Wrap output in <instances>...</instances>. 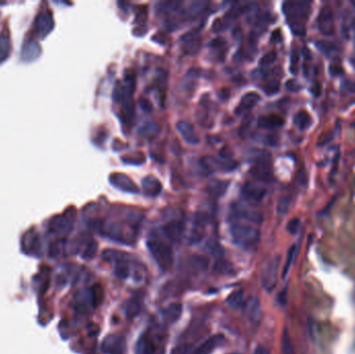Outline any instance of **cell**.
I'll list each match as a JSON object with an SVG mask.
<instances>
[{
	"label": "cell",
	"instance_id": "6da1fadb",
	"mask_svg": "<svg viewBox=\"0 0 355 354\" xmlns=\"http://www.w3.org/2000/svg\"><path fill=\"white\" fill-rule=\"evenodd\" d=\"M282 9L286 16L288 17L290 26L295 35L300 37L306 35L307 29L303 21L309 18L311 3H285Z\"/></svg>",
	"mask_w": 355,
	"mask_h": 354
},
{
	"label": "cell",
	"instance_id": "7a4b0ae2",
	"mask_svg": "<svg viewBox=\"0 0 355 354\" xmlns=\"http://www.w3.org/2000/svg\"><path fill=\"white\" fill-rule=\"evenodd\" d=\"M230 233L233 241L245 249L255 248L260 242V231L252 226L235 224L231 227Z\"/></svg>",
	"mask_w": 355,
	"mask_h": 354
},
{
	"label": "cell",
	"instance_id": "3957f363",
	"mask_svg": "<svg viewBox=\"0 0 355 354\" xmlns=\"http://www.w3.org/2000/svg\"><path fill=\"white\" fill-rule=\"evenodd\" d=\"M147 246L152 257L163 271L168 270L173 266L174 251L170 244L159 239H150L147 242Z\"/></svg>",
	"mask_w": 355,
	"mask_h": 354
},
{
	"label": "cell",
	"instance_id": "277c9868",
	"mask_svg": "<svg viewBox=\"0 0 355 354\" xmlns=\"http://www.w3.org/2000/svg\"><path fill=\"white\" fill-rule=\"evenodd\" d=\"M279 266V258L275 257L269 261L262 272L261 281L263 288L267 292H272L277 284V271Z\"/></svg>",
	"mask_w": 355,
	"mask_h": 354
},
{
	"label": "cell",
	"instance_id": "5b68a950",
	"mask_svg": "<svg viewBox=\"0 0 355 354\" xmlns=\"http://www.w3.org/2000/svg\"><path fill=\"white\" fill-rule=\"evenodd\" d=\"M102 350L106 354H125L127 343L124 336L109 334L102 342Z\"/></svg>",
	"mask_w": 355,
	"mask_h": 354
},
{
	"label": "cell",
	"instance_id": "8992f818",
	"mask_svg": "<svg viewBox=\"0 0 355 354\" xmlns=\"http://www.w3.org/2000/svg\"><path fill=\"white\" fill-rule=\"evenodd\" d=\"M317 25L322 35L332 36L334 33V23H333V12L332 10L325 6L321 9L318 18Z\"/></svg>",
	"mask_w": 355,
	"mask_h": 354
},
{
	"label": "cell",
	"instance_id": "52a82bcc",
	"mask_svg": "<svg viewBox=\"0 0 355 354\" xmlns=\"http://www.w3.org/2000/svg\"><path fill=\"white\" fill-rule=\"evenodd\" d=\"M244 317L252 324H258L262 317V307L261 301L258 297L252 296L245 300L242 307Z\"/></svg>",
	"mask_w": 355,
	"mask_h": 354
},
{
	"label": "cell",
	"instance_id": "ba28073f",
	"mask_svg": "<svg viewBox=\"0 0 355 354\" xmlns=\"http://www.w3.org/2000/svg\"><path fill=\"white\" fill-rule=\"evenodd\" d=\"M53 27L54 21L52 14L50 11H44L37 17L35 21V30L39 37H46L47 35H49V32L53 29Z\"/></svg>",
	"mask_w": 355,
	"mask_h": 354
},
{
	"label": "cell",
	"instance_id": "9c48e42d",
	"mask_svg": "<svg viewBox=\"0 0 355 354\" xmlns=\"http://www.w3.org/2000/svg\"><path fill=\"white\" fill-rule=\"evenodd\" d=\"M109 182L113 187L120 189L124 192L129 193H137L138 187L131 178L126 176L125 174H112L109 177Z\"/></svg>",
	"mask_w": 355,
	"mask_h": 354
},
{
	"label": "cell",
	"instance_id": "30bf717a",
	"mask_svg": "<svg viewBox=\"0 0 355 354\" xmlns=\"http://www.w3.org/2000/svg\"><path fill=\"white\" fill-rule=\"evenodd\" d=\"M225 341V336L223 334H214L202 342L192 354H212L217 348L223 346Z\"/></svg>",
	"mask_w": 355,
	"mask_h": 354
},
{
	"label": "cell",
	"instance_id": "8fae6325",
	"mask_svg": "<svg viewBox=\"0 0 355 354\" xmlns=\"http://www.w3.org/2000/svg\"><path fill=\"white\" fill-rule=\"evenodd\" d=\"M242 195L246 200L259 203L266 195V189L256 183L247 182L242 187Z\"/></svg>",
	"mask_w": 355,
	"mask_h": 354
},
{
	"label": "cell",
	"instance_id": "7c38bea8",
	"mask_svg": "<svg viewBox=\"0 0 355 354\" xmlns=\"http://www.w3.org/2000/svg\"><path fill=\"white\" fill-rule=\"evenodd\" d=\"M162 230L168 239L174 242H180L184 237L185 226L181 221H171L163 226Z\"/></svg>",
	"mask_w": 355,
	"mask_h": 354
},
{
	"label": "cell",
	"instance_id": "4fadbf2b",
	"mask_svg": "<svg viewBox=\"0 0 355 354\" xmlns=\"http://www.w3.org/2000/svg\"><path fill=\"white\" fill-rule=\"evenodd\" d=\"M178 132L180 133V135L183 137V139L189 144V145H197L199 144V137L197 135V133L195 132L193 126L187 122V121H179L176 126Z\"/></svg>",
	"mask_w": 355,
	"mask_h": 354
},
{
	"label": "cell",
	"instance_id": "5bb4252c",
	"mask_svg": "<svg viewBox=\"0 0 355 354\" xmlns=\"http://www.w3.org/2000/svg\"><path fill=\"white\" fill-rule=\"evenodd\" d=\"M252 178L260 182H269L272 180V170L270 162H259L255 163L249 171Z\"/></svg>",
	"mask_w": 355,
	"mask_h": 354
},
{
	"label": "cell",
	"instance_id": "9a60e30c",
	"mask_svg": "<svg viewBox=\"0 0 355 354\" xmlns=\"http://www.w3.org/2000/svg\"><path fill=\"white\" fill-rule=\"evenodd\" d=\"M183 48L188 54H193L200 48V36L198 31L192 30L186 33L181 38Z\"/></svg>",
	"mask_w": 355,
	"mask_h": 354
},
{
	"label": "cell",
	"instance_id": "2e32d148",
	"mask_svg": "<svg viewBox=\"0 0 355 354\" xmlns=\"http://www.w3.org/2000/svg\"><path fill=\"white\" fill-rule=\"evenodd\" d=\"M49 229L57 235H67L73 229V223L65 216H56L50 223Z\"/></svg>",
	"mask_w": 355,
	"mask_h": 354
},
{
	"label": "cell",
	"instance_id": "e0dca14e",
	"mask_svg": "<svg viewBox=\"0 0 355 354\" xmlns=\"http://www.w3.org/2000/svg\"><path fill=\"white\" fill-rule=\"evenodd\" d=\"M232 210H233L234 214L237 217L244 218L248 222H252V223H255V224H261L262 221H263L262 214H260L257 211H253V210L249 209L246 206H243V205H240V204H236V205L233 206Z\"/></svg>",
	"mask_w": 355,
	"mask_h": 354
},
{
	"label": "cell",
	"instance_id": "ac0fdd59",
	"mask_svg": "<svg viewBox=\"0 0 355 354\" xmlns=\"http://www.w3.org/2000/svg\"><path fill=\"white\" fill-rule=\"evenodd\" d=\"M261 97L258 93L255 92H249L247 94H245L242 98L239 105L236 107L235 109V113L236 114H243L245 112H247L248 110H250L253 106L257 105L258 102L260 101Z\"/></svg>",
	"mask_w": 355,
	"mask_h": 354
},
{
	"label": "cell",
	"instance_id": "d6986e66",
	"mask_svg": "<svg viewBox=\"0 0 355 354\" xmlns=\"http://www.w3.org/2000/svg\"><path fill=\"white\" fill-rule=\"evenodd\" d=\"M285 124V120L278 114H268L263 115L258 120V126L262 129L273 130L282 127Z\"/></svg>",
	"mask_w": 355,
	"mask_h": 354
},
{
	"label": "cell",
	"instance_id": "ffe728a7",
	"mask_svg": "<svg viewBox=\"0 0 355 354\" xmlns=\"http://www.w3.org/2000/svg\"><path fill=\"white\" fill-rule=\"evenodd\" d=\"M143 187L145 190V193L149 196H157L160 194L162 190V184L161 182L154 176H147L143 180Z\"/></svg>",
	"mask_w": 355,
	"mask_h": 354
},
{
	"label": "cell",
	"instance_id": "44dd1931",
	"mask_svg": "<svg viewBox=\"0 0 355 354\" xmlns=\"http://www.w3.org/2000/svg\"><path fill=\"white\" fill-rule=\"evenodd\" d=\"M228 187H229V182L227 181L212 180L206 187V191L211 197L218 198L226 193Z\"/></svg>",
	"mask_w": 355,
	"mask_h": 354
},
{
	"label": "cell",
	"instance_id": "7402d4cb",
	"mask_svg": "<svg viewBox=\"0 0 355 354\" xmlns=\"http://www.w3.org/2000/svg\"><path fill=\"white\" fill-rule=\"evenodd\" d=\"M40 53H41V49H40L39 44L35 41H28L23 46L21 56L24 60L31 61L33 59H36L37 57H39Z\"/></svg>",
	"mask_w": 355,
	"mask_h": 354
},
{
	"label": "cell",
	"instance_id": "603a6c76",
	"mask_svg": "<svg viewBox=\"0 0 355 354\" xmlns=\"http://www.w3.org/2000/svg\"><path fill=\"white\" fill-rule=\"evenodd\" d=\"M159 131H160V128L156 122L147 121L139 127L138 134L145 138L152 139V138H155L158 135Z\"/></svg>",
	"mask_w": 355,
	"mask_h": 354
},
{
	"label": "cell",
	"instance_id": "cb8c5ba5",
	"mask_svg": "<svg viewBox=\"0 0 355 354\" xmlns=\"http://www.w3.org/2000/svg\"><path fill=\"white\" fill-rule=\"evenodd\" d=\"M182 314V306L180 303H172L162 311V317L168 323H175Z\"/></svg>",
	"mask_w": 355,
	"mask_h": 354
},
{
	"label": "cell",
	"instance_id": "d4e9b609",
	"mask_svg": "<svg viewBox=\"0 0 355 354\" xmlns=\"http://www.w3.org/2000/svg\"><path fill=\"white\" fill-rule=\"evenodd\" d=\"M244 294V291L241 289L233 292L227 299V306L232 310H238L242 308L245 302Z\"/></svg>",
	"mask_w": 355,
	"mask_h": 354
},
{
	"label": "cell",
	"instance_id": "484cf974",
	"mask_svg": "<svg viewBox=\"0 0 355 354\" xmlns=\"http://www.w3.org/2000/svg\"><path fill=\"white\" fill-rule=\"evenodd\" d=\"M135 116V104L133 102L132 98H127L123 101V117L125 119L126 123L129 125L132 124Z\"/></svg>",
	"mask_w": 355,
	"mask_h": 354
},
{
	"label": "cell",
	"instance_id": "4316f807",
	"mask_svg": "<svg viewBox=\"0 0 355 354\" xmlns=\"http://www.w3.org/2000/svg\"><path fill=\"white\" fill-rule=\"evenodd\" d=\"M294 124L300 130H306L312 125V119L308 112L301 110L295 114Z\"/></svg>",
	"mask_w": 355,
	"mask_h": 354
},
{
	"label": "cell",
	"instance_id": "83f0119b",
	"mask_svg": "<svg viewBox=\"0 0 355 354\" xmlns=\"http://www.w3.org/2000/svg\"><path fill=\"white\" fill-rule=\"evenodd\" d=\"M297 251H298V246L296 244L292 245L288 251V255H287V259H286V263H285V266H283V270H282V277L286 278L287 276H288L289 274V271H290V269L295 261V258H296V255H297Z\"/></svg>",
	"mask_w": 355,
	"mask_h": 354
},
{
	"label": "cell",
	"instance_id": "f1b7e54d",
	"mask_svg": "<svg viewBox=\"0 0 355 354\" xmlns=\"http://www.w3.org/2000/svg\"><path fill=\"white\" fill-rule=\"evenodd\" d=\"M11 53V42L7 35H0V63L4 62Z\"/></svg>",
	"mask_w": 355,
	"mask_h": 354
},
{
	"label": "cell",
	"instance_id": "f546056e",
	"mask_svg": "<svg viewBox=\"0 0 355 354\" xmlns=\"http://www.w3.org/2000/svg\"><path fill=\"white\" fill-rule=\"evenodd\" d=\"M280 344H281V346H280L281 354H295L294 348H293V345H292V342H291L290 334H289L288 329H287V328H285L283 331H282L281 343Z\"/></svg>",
	"mask_w": 355,
	"mask_h": 354
},
{
	"label": "cell",
	"instance_id": "4dcf8cb0",
	"mask_svg": "<svg viewBox=\"0 0 355 354\" xmlns=\"http://www.w3.org/2000/svg\"><path fill=\"white\" fill-rule=\"evenodd\" d=\"M213 271L218 273V274H231L233 273L234 269L231 263H229L228 261L225 260H218L215 262L214 266H213Z\"/></svg>",
	"mask_w": 355,
	"mask_h": 354
},
{
	"label": "cell",
	"instance_id": "1f68e13d",
	"mask_svg": "<svg viewBox=\"0 0 355 354\" xmlns=\"http://www.w3.org/2000/svg\"><path fill=\"white\" fill-rule=\"evenodd\" d=\"M140 302L136 299H130L128 302H127V305H126V309H125V312H126V317L129 318V319H132L134 318L135 316H137L140 312Z\"/></svg>",
	"mask_w": 355,
	"mask_h": 354
},
{
	"label": "cell",
	"instance_id": "d6a6232c",
	"mask_svg": "<svg viewBox=\"0 0 355 354\" xmlns=\"http://www.w3.org/2000/svg\"><path fill=\"white\" fill-rule=\"evenodd\" d=\"M316 46L318 47V49L320 50L321 52L324 53L325 55H328V56L339 51V48H337V46L331 42H328V41H318Z\"/></svg>",
	"mask_w": 355,
	"mask_h": 354
},
{
	"label": "cell",
	"instance_id": "836d02e7",
	"mask_svg": "<svg viewBox=\"0 0 355 354\" xmlns=\"http://www.w3.org/2000/svg\"><path fill=\"white\" fill-rule=\"evenodd\" d=\"M139 350L141 354H156L157 347L154 342L149 338H143L139 343Z\"/></svg>",
	"mask_w": 355,
	"mask_h": 354
},
{
	"label": "cell",
	"instance_id": "e575fe53",
	"mask_svg": "<svg viewBox=\"0 0 355 354\" xmlns=\"http://www.w3.org/2000/svg\"><path fill=\"white\" fill-rule=\"evenodd\" d=\"M189 263L194 269L204 271L208 268L209 260L204 256H192L189 260Z\"/></svg>",
	"mask_w": 355,
	"mask_h": 354
},
{
	"label": "cell",
	"instance_id": "d590c367",
	"mask_svg": "<svg viewBox=\"0 0 355 354\" xmlns=\"http://www.w3.org/2000/svg\"><path fill=\"white\" fill-rule=\"evenodd\" d=\"M97 249H98V244L96 241L94 240H91L87 246H86V249H84L83 251V254H82V258L84 260H92L96 254H97Z\"/></svg>",
	"mask_w": 355,
	"mask_h": 354
},
{
	"label": "cell",
	"instance_id": "8d00e7d4",
	"mask_svg": "<svg viewBox=\"0 0 355 354\" xmlns=\"http://www.w3.org/2000/svg\"><path fill=\"white\" fill-rule=\"evenodd\" d=\"M292 204V198L290 196H283L278 200V204L276 207V211L279 214H287L289 212V209Z\"/></svg>",
	"mask_w": 355,
	"mask_h": 354
},
{
	"label": "cell",
	"instance_id": "74e56055",
	"mask_svg": "<svg viewBox=\"0 0 355 354\" xmlns=\"http://www.w3.org/2000/svg\"><path fill=\"white\" fill-rule=\"evenodd\" d=\"M343 33L346 38L349 37V32L351 29L355 30V17L354 16H346L343 21Z\"/></svg>",
	"mask_w": 355,
	"mask_h": 354
},
{
	"label": "cell",
	"instance_id": "f35d334b",
	"mask_svg": "<svg viewBox=\"0 0 355 354\" xmlns=\"http://www.w3.org/2000/svg\"><path fill=\"white\" fill-rule=\"evenodd\" d=\"M279 89H280L279 82L277 80H273V81H270L269 83L266 84V86L264 87V92L268 96H272V95L277 94L279 92Z\"/></svg>",
	"mask_w": 355,
	"mask_h": 354
},
{
	"label": "cell",
	"instance_id": "ab89813d",
	"mask_svg": "<svg viewBox=\"0 0 355 354\" xmlns=\"http://www.w3.org/2000/svg\"><path fill=\"white\" fill-rule=\"evenodd\" d=\"M277 58V54L275 51H269L267 52L266 54H264L261 59H260V65L261 66H266V65H269V64H272Z\"/></svg>",
	"mask_w": 355,
	"mask_h": 354
},
{
	"label": "cell",
	"instance_id": "60d3db41",
	"mask_svg": "<svg viewBox=\"0 0 355 354\" xmlns=\"http://www.w3.org/2000/svg\"><path fill=\"white\" fill-rule=\"evenodd\" d=\"M181 3H177V2H170V3H162L159 4V11L160 12H176L180 9Z\"/></svg>",
	"mask_w": 355,
	"mask_h": 354
},
{
	"label": "cell",
	"instance_id": "b9f144b4",
	"mask_svg": "<svg viewBox=\"0 0 355 354\" xmlns=\"http://www.w3.org/2000/svg\"><path fill=\"white\" fill-rule=\"evenodd\" d=\"M206 7V4L205 3H202V2H194L192 3L189 8H188V13L191 15V16H196L198 15L202 10L205 9Z\"/></svg>",
	"mask_w": 355,
	"mask_h": 354
},
{
	"label": "cell",
	"instance_id": "7bdbcfd3",
	"mask_svg": "<svg viewBox=\"0 0 355 354\" xmlns=\"http://www.w3.org/2000/svg\"><path fill=\"white\" fill-rule=\"evenodd\" d=\"M63 246H64V240H57L51 245V248H50V254H51L52 257H56L60 255L63 249Z\"/></svg>",
	"mask_w": 355,
	"mask_h": 354
},
{
	"label": "cell",
	"instance_id": "ee69618b",
	"mask_svg": "<svg viewBox=\"0 0 355 354\" xmlns=\"http://www.w3.org/2000/svg\"><path fill=\"white\" fill-rule=\"evenodd\" d=\"M341 91L344 93H355V82L352 80H344L342 82Z\"/></svg>",
	"mask_w": 355,
	"mask_h": 354
},
{
	"label": "cell",
	"instance_id": "f6af8a7d",
	"mask_svg": "<svg viewBox=\"0 0 355 354\" xmlns=\"http://www.w3.org/2000/svg\"><path fill=\"white\" fill-rule=\"evenodd\" d=\"M299 227H300V221L297 218H294L292 221H290L288 226H287V231L291 234H296L299 230Z\"/></svg>",
	"mask_w": 355,
	"mask_h": 354
},
{
	"label": "cell",
	"instance_id": "bcb514c9",
	"mask_svg": "<svg viewBox=\"0 0 355 354\" xmlns=\"http://www.w3.org/2000/svg\"><path fill=\"white\" fill-rule=\"evenodd\" d=\"M263 143L267 146L274 147L278 143V136L275 135V134H267V135L263 139Z\"/></svg>",
	"mask_w": 355,
	"mask_h": 354
},
{
	"label": "cell",
	"instance_id": "7dc6e473",
	"mask_svg": "<svg viewBox=\"0 0 355 354\" xmlns=\"http://www.w3.org/2000/svg\"><path fill=\"white\" fill-rule=\"evenodd\" d=\"M189 353H190V346L186 345V344H182V345L175 347L172 350L171 354H189Z\"/></svg>",
	"mask_w": 355,
	"mask_h": 354
},
{
	"label": "cell",
	"instance_id": "c3c4849f",
	"mask_svg": "<svg viewBox=\"0 0 355 354\" xmlns=\"http://www.w3.org/2000/svg\"><path fill=\"white\" fill-rule=\"evenodd\" d=\"M333 138V134L332 132H327V133H324L321 135V137L319 138L318 140V146L319 147H322V146H325L326 144H328L329 141H331V139Z\"/></svg>",
	"mask_w": 355,
	"mask_h": 354
},
{
	"label": "cell",
	"instance_id": "681fc988",
	"mask_svg": "<svg viewBox=\"0 0 355 354\" xmlns=\"http://www.w3.org/2000/svg\"><path fill=\"white\" fill-rule=\"evenodd\" d=\"M286 88H287V90L290 91V92H293V93H296V92L301 90V87L297 83V81L294 80V79H290V80L287 81Z\"/></svg>",
	"mask_w": 355,
	"mask_h": 354
},
{
	"label": "cell",
	"instance_id": "f907efd6",
	"mask_svg": "<svg viewBox=\"0 0 355 354\" xmlns=\"http://www.w3.org/2000/svg\"><path fill=\"white\" fill-rule=\"evenodd\" d=\"M139 106H140V108H141L145 112L150 113V112L153 111V105H152V103L150 102V101H149L148 99L141 98V99L139 100Z\"/></svg>",
	"mask_w": 355,
	"mask_h": 354
},
{
	"label": "cell",
	"instance_id": "816d5d0a",
	"mask_svg": "<svg viewBox=\"0 0 355 354\" xmlns=\"http://www.w3.org/2000/svg\"><path fill=\"white\" fill-rule=\"evenodd\" d=\"M329 73L331 76H341L344 74V69L341 65L337 64H330L329 65Z\"/></svg>",
	"mask_w": 355,
	"mask_h": 354
},
{
	"label": "cell",
	"instance_id": "f5cc1de1",
	"mask_svg": "<svg viewBox=\"0 0 355 354\" xmlns=\"http://www.w3.org/2000/svg\"><path fill=\"white\" fill-rule=\"evenodd\" d=\"M298 60H299V54L297 52V50L296 49H293V51H292V54H291V72L292 73H296V64L298 63Z\"/></svg>",
	"mask_w": 355,
	"mask_h": 354
},
{
	"label": "cell",
	"instance_id": "db71d44e",
	"mask_svg": "<svg viewBox=\"0 0 355 354\" xmlns=\"http://www.w3.org/2000/svg\"><path fill=\"white\" fill-rule=\"evenodd\" d=\"M207 247H208L209 251L212 252V254H214V255H218V252H221V250H222L221 245H219L217 242H215L213 240H210L208 242Z\"/></svg>",
	"mask_w": 355,
	"mask_h": 354
},
{
	"label": "cell",
	"instance_id": "11a10c76",
	"mask_svg": "<svg viewBox=\"0 0 355 354\" xmlns=\"http://www.w3.org/2000/svg\"><path fill=\"white\" fill-rule=\"evenodd\" d=\"M226 40L225 39H223V38H216V39H214V40H212L211 41V43H210V46L212 47V48H216V49H221V48H223L224 46H226Z\"/></svg>",
	"mask_w": 355,
	"mask_h": 354
},
{
	"label": "cell",
	"instance_id": "9f6ffc18",
	"mask_svg": "<svg viewBox=\"0 0 355 354\" xmlns=\"http://www.w3.org/2000/svg\"><path fill=\"white\" fill-rule=\"evenodd\" d=\"M232 155L233 153L231 152V150L227 149V148H224L222 151H221V153H219V156H221L222 159H225V160H231L232 158Z\"/></svg>",
	"mask_w": 355,
	"mask_h": 354
},
{
	"label": "cell",
	"instance_id": "6f0895ef",
	"mask_svg": "<svg viewBox=\"0 0 355 354\" xmlns=\"http://www.w3.org/2000/svg\"><path fill=\"white\" fill-rule=\"evenodd\" d=\"M252 354H269V350L264 346H258Z\"/></svg>",
	"mask_w": 355,
	"mask_h": 354
},
{
	"label": "cell",
	"instance_id": "680465c9",
	"mask_svg": "<svg viewBox=\"0 0 355 354\" xmlns=\"http://www.w3.org/2000/svg\"><path fill=\"white\" fill-rule=\"evenodd\" d=\"M271 40H272V41H274V42H278V41L280 40V33H279V29L275 30V31L272 33Z\"/></svg>",
	"mask_w": 355,
	"mask_h": 354
},
{
	"label": "cell",
	"instance_id": "91938a15",
	"mask_svg": "<svg viewBox=\"0 0 355 354\" xmlns=\"http://www.w3.org/2000/svg\"><path fill=\"white\" fill-rule=\"evenodd\" d=\"M303 54L304 56H306L308 59H311L312 58V54L310 52V50L308 48H303Z\"/></svg>",
	"mask_w": 355,
	"mask_h": 354
},
{
	"label": "cell",
	"instance_id": "94428289",
	"mask_svg": "<svg viewBox=\"0 0 355 354\" xmlns=\"http://www.w3.org/2000/svg\"><path fill=\"white\" fill-rule=\"evenodd\" d=\"M351 61H352L353 64H355V55H353V56L351 57Z\"/></svg>",
	"mask_w": 355,
	"mask_h": 354
},
{
	"label": "cell",
	"instance_id": "6125c7cd",
	"mask_svg": "<svg viewBox=\"0 0 355 354\" xmlns=\"http://www.w3.org/2000/svg\"><path fill=\"white\" fill-rule=\"evenodd\" d=\"M231 354H241V353H231Z\"/></svg>",
	"mask_w": 355,
	"mask_h": 354
},
{
	"label": "cell",
	"instance_id": "be15d7a7",
	"mask_svg": "<svg viewBox=\"0 0 355 354\" xmlns=\"http://www.w3.org/2000/svg\"><path fill=\"white\" fill-rule=\"evenodd\" d=\"M352 4H353V5H355V3H352Z\"/></svg>",
	"mask_w": 355,
	"mask_h": 354
}]
</instances>
